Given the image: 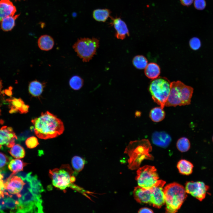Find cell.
<instances>
[{"label":"cell","instance_id":"obj_41","mask_svg":"<svg viewBox=\"0 0 213 213\" xmlns=\"http://www.w3.org/2000/svg\"><path fill=\"white\" fill-rule=\"evenodd\" d=\"M1 146L0 145V149L1 148Z\"/></svg>","mask_w":213,"mask_h":213},{"label":"cell","instance_id":"obj_12","mask_svg":"<svg viewBox=\"0 0 213 213\" xmlns=\"http://www.w3.org/2000/svg\"><path fill=\"white\" fill-rule=\"evenodd\" d=\"M4 183L5 189L9 193L17 194L22 190L25 183L20 177L11 174Z\"/></svg>","mask_w":213,"mask_h":213},{"label":"cell","instance_id":"obj_30","mask_svg":"<svg viewBox=\"0 0 213 213\" xmlns=\"http://www.w3.org/2000/svg\"><path fill=\"white\" fill-rule=\"evenodd\" d=\"M83 83V79L78 75L73 76L70 79L69 82L70 87L75 90L80 89L82 87Z\"/></svg>","mask_w":213,"mask_h":213},{"label":"cell","instance_id":"obj_15","mask_svg":"<svg viewBox=\"0 0 213 213\" xmlns=\"http://www.w3.org/2000/svg\"><path fill=\"white\" fill-rule=\"evenodd\" d=\"M151 140L154 145L165 148L170 145L172 138L170 136L165 132L155 131L152 135Z\"/></svg>","mask_w":213,"mask_h":213},{"label":"cell","instance_id":"obj_9","mask_svg":"<svg viewBox=\"0 0 213 213\" xmlns=\"http://www.w3.org/2000/svg\"><path fill=\"white\" fill-rule=\"evenodd\" d=\"M159 178L155 167L147 165L138 169L135 180L138 185L144 188L149 189L154 185Z\"/></svg>","mask_w":213,"mask_h":213},{"label":"cell","instance_id":"obj_36","mask_svg":"<svg viewBox=\"0 0 213 213\" xmlns=\"http://www.w3.org/2000/svg\"><path fill=\"white\" fill-rule=\"evenodd\" d=\"M182 5L184 6H188L193 3L194 0H180Z\"/></svg>","mask_w":213,"mask_h":213},{"label":"cell","instance_id":"obj_4","mask_svg":"<svg viewBox=\"0 0 213 213\" xmlns=\"http://www.w3.org/2000/svg\"><path fill=\"white\" fill-rule=\"evenodd\" d=\"M164 191L166 212H177L187 197L185 188L177 183H173L167 185Z\"/></svg>","mask_w":213,"mask_h":213},{"label":"cell","instance_id":"obj_33","mask_svg":"<svg viewBox=\"0 0 213 213\" xmlns=\"http://www.w3.org/2000/svg\"><path fill=\"white\" fill-rule=\"evenodd\" d=\"M190 46L193 50H196L199 49L201 46V42L198 38L194 37L191 38L189 42Z\"/></svg>","mask_w":213,"mask_h":213},{"label":"cell","instance_id":"obj_16","mask_svg":"<svg viewBox=\"0 0 213 213\" xmlns=\"http://www.w3.org/2000/svg\"><path fill=\"white\" fill-rule=\"evenodd\" d=\"M16 12V7L10 0H0V23L6 17L14 15Z\"/></svg>","mask_w":213,"mask_h":213},{"label":"cell","instance_id":"obj_19","mask_svg":"<svg viewBox=\"0 0 213 213\" xmlns=\"http://www.w3.org/2000/svg\"><path fill=\"white\" fill-rule=\"evenodd\" d=\"M144 73L149 78L154 79L158 77L160 73V68L158 65L154 62L148 64L145 68Z\"/></svg>","mask_w":213,"mask_h":213},{"label":"cell","instance_id":"obj_25","mask_svg":"<svg viewBox=\"0 0 213 213\" xmlns=\"http://www.w3.org/2000/svg\"><path fill=\"white\" fill-rule=\"evenodd\" d=\"M110 12L107 9H97L93 12L94 18L98 21L105 22L109 17Z\"/></svg>","mask_w":213,"mask_h":213},{"label":"cell","instance_id":"obj_40","mask_svg":"<svg viewBox=\"0 0 213 213\" xmlns=\"http://www.w3.org/2000/svg\"><path fill=\"white\" fill-rule=\"evenodd\" d=\"M14 0L15 1H20V0Z\"/></svg>","mask_w":213,"mask_h":213},{"label":"cell","instance_id":"obj_38","mask_svg":"<svg viewBox=\"0 0 213 213\" xmlns=\"http://www.w3.org/2000/svg\"><path fill=\"white\" fill-rule=\"evenodd\" d=\"M2 83L1 80H0V92L2 88Z\"/></svg>","mask_w":213,"mask_h":213},{"label":"cell","instance_id":"obj_37","mask_svg":"<svg viewBox=\"0 0 213 213\" xmlns=\"http://www.w3.org/2000/svg\"><path fill=\"white\" fill-rule=\"evenodd\" d=\"M138 213H153L151 209L147 207L142 208L139 209L138 212Z\"/></svg>","mask_w":213,"mask_h":213},{"label":"cell","instance_id":"obj_1","mask_svg":"<svg viewBox=\"0 0 213 213\" xmlns=\"http://www.w3.org/2000/svg\"><path fill=\"white\" fill-rule=\"evenodd\" d=\"M23 180L25 183L23 188L16 194L18 204L16 212H43L41 194L44 190L37 176L27 173Z\"/></svg>","mask_w":213,"mask_h":213},{"label":"cell","instance_id":"obj_21","mask_svg":"<svg viewBox=\"0 0 213 213\" xmlns=\"http://www.w3.org/2000/svg\"><path fill=\"white\" fill-rule=\"evenodd\" d=\"M20 15L9 16L4 18L0 23L1 29L5 31L11 30L15 26V20Z\"/></svg>","mask_w":213,"mask_h":213},{"label":"cell","instance_id":"obj_11","mask_svg":"<svg viewBox=\"0 0 213 213\" xmlns=\"http://www.w3.org/2000/svg\"><path fill=\"white\" fill-rule=\"evenodd\" d=\"M165 183L164 181L158 180L151 188V204L155 208H160L165 203L163 187Z\"/></svg>","mask_w":213,"mask_h":213},{"label":"cell","instance_id":"obj_34","mask_svg":"<svg viewBox=\"0 0 213 213\" xmlns=\"http://www.w3.org/2000/svg\"><path fill=\"white\" fill-rule=\"evenodd\" d=\"M11 158L9 157L3 153L0 152V169L4 167L9 163Z\"/></svg>","mask_w":213,"mask_h":213},{"label":"cell","instance_id":"obj_14","mask_svg":"<svg viewBox=\"0 0 213 213\" xmlns=\"http://www.w3.org/2000/svg\"><path fill=\"white\" fill-rule=\"evenodd\" d=\"M133 194L135 200L138 202L151 204V188L146 189L138 185L135 187Z\"/></svg>","mask_w":213,"mask_h":213},{"label":"cell","instance_id":"obj_31","mask_svg":"<svg viewBox=\"0 0 213 213\" xmlns=\"http://www.w3.org/2000/svg\"><path fill=\"white\" fill-rule=\"evenodd\" d=\"M13 106L14 111H19L21 113L23 107L25 104L24 101L20 99L14 98L11 100Z\"/></svg>","mask_w":213,"mask_h":213},{"label":"cell","instance_id":"obj_2","mask_svg":"<svg viewBox=\"0 0 213 213\" xmlns=\"http://www.w3.org/2000/svg\"><path fill=\"white\" fill-rule=\"evenodd\" d=\"M34 130L39 138L47 139L60 135L64 130L62 121L56 116L47 111L42 112L40 116L32 119Z\"/></svg>","mask_w":213,"mask_h":213},{"label":"cell","instance_id":"obj_42","mask_svg":"<svg viewBox=\"0 0 213 213\" xmlns=\"http://www.w3.org/2000/svg\"><path fill=\"white\" fill-rule=\"evenodd\" d=\"M0 113H1V109H0Z\"/></svg>","mask_w":213,"mask_h":213},{"label":"cell","instance_id":"obj_17","mask_svg":"<svg viewBox=\"0 0 213 213\" xmlns=\"http://www.w3.org/2000/svg\"><path fill=\"white\" fill-rule=\"evenodd\" d=\"M112 24L116 30L115 36L118 39L123 40L129 35L126 23L120 18L114 19Z\"/></svg>","mask_w":213,"mask_h":213},{"label":"cell","instance_id":"obj_23","mask_svg":"<svg viewBox=\"0 0 213 213\" xmlns=\"http://www.w3.org/2000/svg\"><path fill=\"white\" fill-rule=\"evenodd\" d=\"M177 167L180 173L184 175H188L192 173L193 166L190 162L186 160L182 159L178 162Z\"/></svg>","mask_w":213,"mask_h":213},{"label":"cell","instance_id":"obj_10","mask_svg":"<svg viewBox=\"0 0 213 213\" xmlns=\"http://www.w3.org/2000/svg\"><path fill=\"white\" fill-rule=\"evenodd\" d=\"M209 188L202 181H189L186 183L185 189L186 193L201 201L205 198Z\"/></svg>","mask_w":213,"mask_h":213},{"label":"cell","instance_id":"obj_35","mask_svg":"<svg viewBox=\"0 0 213 213\" xmlns=\"http://www.w3.org/2000/svg\"><path fill=\"white\" fill-rule=\"evenodd\" d=\"M206 3L205 0H195L194 6L195 8L198 10H202L206 7Z\"/></svg>","mask_w":213,"mask_h":213},{"label":"cell","instance_id":"obj_5","mask_svg":"<svg viewBox=\"0 0 213 213\" xmlns=\"http://www.w3.org/2000/svg\"><path fill=\"white\" fill-rule=\"evenodd\" d=\"M170 93L166 103V106H184L191 104L193 89L180 81L170 83Z\"/></svg>","mask_w":213,"mask_h":213},{"label":"cell","instance_id":"obj_39","mask_svg":"<svg viewBox=\"0 0 213 213\" xmlns=\"http://www.w3.org/2000/svg\"><path fill=\"white\" fill-rule=\"evenodd\" d=\"M4 176L0 172V180H2Z\"/></svg>","mask_w":213,"mask_h":213},{"label":"cell","instance_id":"obj_20","mask_svg":"<svg viewBox=\"0 0 213 213\" xmlns=\"http://www.w3.org/2000/svg\"><path fill=\"white\" fill-rule=\"evenodd\" d=\"M45 85L44 83L36 80L31 81L29 84V93L34 97H38L42 93Z\"/></svg>","mask_w":213,"mask_h":213},{"label":"cell","instance_id":"obj_6","mask_svg":"<svg viewBox=\"0 0 213 213\" xmlns=\"http://www.w3.org/2000/svg\"><path fill=\"white\" fill-rule=\"evenodd\" d=\"M75 173L68 164H63L59 168L49 171L53 185L61 190L69 187L75 190L77 189L78 186L73 184L76 180Z\"/></svg>","mask_w":213,"mask_h":213},{"label":"cell","instance_id":"obj_43","mask_svg":"<svg viewBox=\"0 0 213 213\" xmlns=\"http://www.w3.org/2000/svg\"><path fill=\"white\" fill-rule=\"evenodd\" d=\"M212 141H213V137H212Z\"/></svg>","mask_w":213,"mask_h":213},{"label":"cell","instance_id":"obj_22","mask_svg":"<svg viewBox=\"0 0 213 213\" xmlns=\"http://www.w3.org/2000/svg\"><path fill=\"white\" fill-rule=\"evenodd\" d=\"M27 164V163L24 162L21 160L12 159L9 163L8 167L9 169L12 172L11 174L14 175L23 170L24 167Z\"/></svg>","mask_w":213,"mask_h":213},{"label":"cell","instance_id":"obj_8","mask_svg":"<svg viewBox=\"0 0 213 213\" xmlns=\"http://www.w3.org/2000/svg\"><path fill=\"white\" fill-rule=\"evenodd\" d=\"M99 43V40L96 38H81L78 39L72 47L83 62H87L96 54Z\"/></svg>","mask_w":213,"mask_h":213},{"label":"cell","instance_id":"obj_24","mask_svg":"<svg viewBox=\"0 0 213 213\" xmlns=\"http://www.w3.org/2000/svg\"><path fill=\"white\" fill-rule=\"evenodd\" d=\"M165 113L161 107H155L152 109L149 112V116L151 120L155 122L162 121L165 118Z\"/></svg>","mask_w":213,"mask_h":213},{"label":"cell","instance_id":"obj_3","mask_svg":"<svg viewBox=\"0 0 213 213\" xmlns=\"http://www.w3.org/2000/svg\"><path fill=\"white\" fill-rule=\"evenodd\" d=\"M152 149L151 143L147 139L131 141L125 151L129 156L128 168L132 170L138 169L143 160H153V156L149 153Z\"/></svg>","mask_w":213,"mask_h":213},{"label":"cell","instance_id":"obj_7","mask_svg":"<svg viewBox=\"0 0 213 213\" xmlns=\"http://www.w3.org/2000/svg\"><path fill=\"white\" fill-rule=\"evenodd\" d=\"M170 84L166 78L158 77L153 79L149 85V90L153 100L163 109L170 93Z\"/></svg>","mask_w":213,"mask_h":213},{"label":"cell","instance_id":"obj_32","mask_svg":"<svg viewBox=\"0 0 213 213\" xmlns=\"http://www.w3.org/2000/svg\"><path fill=\"white\" fill-rule=\"evenodd\" d=\"M25 143L27 147L30 149L36 147L39 144L37 138L34 136L28 138L25 141Z\"/></svg>","mask_w":213,"mask_h":213},{"label":"cell","instance_id":"obj_27","mask_svg":"<svg viewBox=\"0 0 213 213\" xmlns=\"http://www.w3.org/2000/svg\"><path fill=\"white\" fill-rule=\"evenodd\" d=\"M71 164L72 167L76 173L81 171L83 168L85 161L82 157L78 156H73L71 160Z\"/></svg>","mask_w":213,"mask_h":213},{"label":"cell","instance_id":"obj_28","mask_svg":"<svg viewBox=\"0 0 213 213\" xmlns=\"http://www.w3.org/2000/svg\"><path fill=\"white\" fill-rule=\"evenodd\" d=\"M9 152L13 157L16 159L22 158L25 155L24 149L18 144H14L12 147Z\"/></svg>","mask_w":213,"mask_h":213},{"label":"cell","instance_id":"obj_29","mask_svg":"<svg viewBox=\"0 0 213 213\" xmlns=\"http://www.w3.org/2000/svg\"><path fill=\"white\" fill-rule=\"evenodd\" d=\"M190 143L188 139L185 137L180 138L176 143V146L178 149L182 152L188 151L190 148Z\"/></svg>","mask_w":213,"mask_h":213},{"label":"cell","instance_id":"obj_26","mask_svg":"<svg viewBox=\"0 0 213 213\" xmlns=\"http://www.w3.org/2000/svg\"><path fill=\"white\" fill-rule=\"evenodd\" d=\"M132 62L133 65L137 69H145L148 64L146 58L142 55H138L133 58Z\"/></svg>","mask_w":213,"mask_h":213},{"label":"cell","instance_id":"obj_13","mask_svg":"<svg viewBox=\"0 0 213 213\" xmlns=\"http://www.w3.org/2000/svg\"><path fill=\"white\" fill-rule=\"evenodd\" d=\"M17 137L10 127L4 126L0 129V145H4L11 148L15 144Z\"/></svg>","mask_w":213,"mask_h":213},{"label":"cell","instance_id":"obj_18","mask_svg":"<svg viewBox=\"0 0 213 213\" xmlns=\"http://www.w3.org/2000/svg\"><path fill=\"white\" fill-rule=\"evenodd\" d=\"M38 47L40 49L44 51H48L52 49L54 45L53 38L47 35L41 36L38 41Z\"/></svg>","mask_w":213,"mask_h":213}]
</instances>
